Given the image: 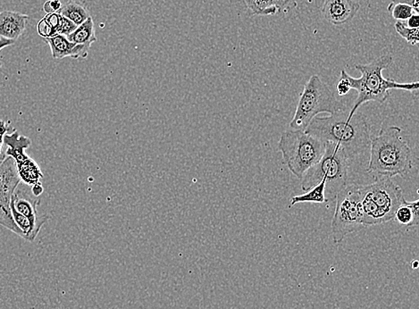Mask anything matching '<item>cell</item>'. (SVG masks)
Returning a JSON list of instances; mask_svg holds the SVG:
<instances>
[{"label":"cell","instance_id":"obj_22","mask_svg":"<svg viewBox=\"0 0 419 309\" xmlns=\"http://www.w3.org/2000/svg\"><path fill=\"white\" fill-rule=\"evenodd\" d=\"M271 6L277 9L278 13L291 10L297 6V0H269Z\"/></svg>","mask_w":419,"mask_h":309},{"label":"cell","instance_id":"obj_10","mask_svg":"<svg viewBox=\"0 0 419 309\" xmlns=\"http://www.w3.org/2000/svg\"><path fill=\"white\" fill-rule=\"evenodd\" d=\"M20 182L15 161L11 157H6L0 164V226L22 237V231L14 222L10 208L13 193Z\"/></svg>","mask_w":419,"mask_h":309},{"label":"cell","instance_id":"obj_6","mask_svg":"<svg viewBox=\"0 0 419 309\" xmlns=\"http://www.w3.org/2000/svg\"><path fill=\"white\" fill-rule=\"evenodd\" d=\"M278 150L288 169L301 180L304 175L322 159L326 142L305 131L289 128L281 133Z\"/></svg>","mask_w":419,"mask_h":309},{"label":"cell","instance_id":"obj_3","mask_svg":"<svg viewBox=\"0 0 419 309\" xmlns=\"http://www.w3.org/2000/svg\"><path fill=\"white\" fill-rule=\"evenodd\" d=\"M393 63V56L388 54L381 56L368 64L356 65L355 68L361 73L359 78H353L344 70V75L348 79L351 90L358 91V97L354 101L353 106L348 111V118H351L362 105L368 102L385 103L387 98L390 97L392 90H405L412 93H418V82L400 83L395 80L386 79L383 77V72L389 68Z\"/></svg>","mask_w":419,"mask_h":309},{"label":"cell","instance_id":"obj_2","mask_svg":"<svg viewBox=\"0 0 419 309\" xmlns=\"http://www.w3.org/2000/svg\"><path fill=\"white\" fill-rule=\"evenodd\" d=\"M403 129L388 126L371 137L368 174L376 178L404 177L413 168L412 151L401 136Z\"/></svg>","mask_w":419,"mask_h":309},{"label":"cell","instance_id":"obj_17","mask_svg":"<svg viewBox=\"0 0 419 309\" xmlns=\"http://www.w3.org/2000/svg\"><path fill=\"white\" fill-rule=\"evenodd\" d=\"M66 38L73 43L87 45L91 47V45L97 41L93 19L91 17L88 19L86 22L77 26L76 30Z\"/></svg>","mask_w":419,"mask_h":309},{"label":"cell","instance_id":"obj_18","mask_svg":"<svg viewBox=\"0 0 419 309\" xmlns=\"http://www.w3.org/2000/svg\"><path fill=\"white\" fill-rule=\"evenodd\" d=\"M60 15L66 17V19L71 20L77 26H81L86 22L88 19H90L89 10L82 3L72 0L66 3L65 6H62L58 12Z\"/></svg>","mask_w":419,"mask_h":309},{"label":"cell","instance_id":"obj_32","mask_svg":"<svg viewBox=\"0 0 419 309\" xmlns=\"http://www.w3.org/2000/svg\"><path fill=\"white\" fill-rule=\"evenodd\" d=\"M15 41L8 40V38H0V51H2L3 48L9 47V46H12L15 44ZM2 68L1 62H0V69Z\"/></svg>","mask_w":419,"mask_h":309},{"label":"cell","instance_id":"obj_28","mask_svg":"<svg viewBox=\"0 0 419 309\" xmlns=\"http://www.w3.org/2000/svg\"><path fill=\"white\" fill-rule=\"evenodd\" d=\"M62 3L60 0H48L45 2L43 10L47 14L58 13L62 9Z\"/></svg>","mask_w":419,"mask_h":309},{"label":"cell","instance_id":"obj_4","mask_svg":"<svg viewBox=\"0 0 419 309\" xmlns=\"http://www.w3.org/2000/svg\"><path fill=\"white\" fill-rule=\"evenodd\" d=\"M359 198L364 227L393 220L394 213L405 199L403 189L390 178H376L367 185H359Z\"/></svg>","mask_w":419,"mask_h":309},{"label":"cell","instance_id":"obj_1","mask_svg":"<svg viewBox=\"0 0 419 309\" xmlns=\"http://www.w3.org/2000/svg\"><path fill=\"white\" fill-rule=\"evenodd\" d=\"M348 111L336 112L326 117H315L306 132L324 142L338 144L344 150L350 160L369 152L371 142V127L361 113L348 117Z\"/></svg>","mask_w":419,"mask_h":309},{"label":"cell","instance_id":"obj_20","mask_svg":"<svg viewBox=\"0 0 419 309\" xmlns=\"http://www.w3.org/2000/svg\"><path fill=\"white\" fill-rule=\"evenodd\" d=\"M394 28H395L397 33L399 34L400 37H403L408 44L412 46H417L418 44L419 28L413 29V28L407 26V24L405 22H396V23L394 24Z\"/></svg>","mask_w":419,"mask_h":309},{"label":"cell","instance_id":"obj_15","mask_svg":"<svg viewBox=\"0 0 419 309\" xmlns=\"http://www.w3.org/2000/svg\"><path fill=\"white\" fill-rule=\"evenodd\" d=\"M418 206V199L412 202H408L405 199L394 213L393 220L403 226H417L419 223Z\"/></svg>","mask_w":419,"mask_h":309},{"label":"cell","instance_id":"obj_31","mask_svg":"<svg viewBox=\"0 0 419 309\" xmlns=\"http://www.w3.org/2000/svg\"><path fill=\"white\" fill-rule=\"evenodd\" d=\"M31 191L35 197H41L42 193L44 192V188L41 182H38V184L31 186Z\"/></svg>","mask_w":419,"mask_h":309},{"label":"cell","instance_id":"obj_29","mask_svg":"<svg viewBox=\"0 0 419 309\" xmlns=\"http://www.w3.org/2000/svg\"><path fill=\"white\" fill-rule=\"evenodd\" d=\"M400 3L412 6L415 13H419V0H392L387 9L392 8L393 6L400 4Z\"/></svg>","mask_w":419,"mask_h":309},{"label":"cell","instance_id":"obj_30","mask_svg":"<svg viewBox=\"0 0 419 309\" xmlns=\"http://www.w3.org/2000/svg\"><path fill=\"white\" fill-rule=\"evenodd\" d=\"M405 23H406L407 26L413 28V29H415V28H419L418 14H414V15L411 16L410 19H408L407 21H405Z\"/></svg>","mask_w":419,"mask_h":309},{"label":"cell","instance_id":"obj_11","mask_svg":"<svg viewBox=\"0 0 419 309\" xmlns=\"http://www.w3.org/2000/svg\"><path fill=\"white\" fill-rule=\"evenodd\" d=\"M31 186L21 182L14 192L10 208L11 212H16L26 217L33 224L35 229L41 231L48 219V216L41 215L38 211V206L41 204L40 197H35L31 193Z\"/></svg>","mask_w":419,"mask_h":309},{"label":"cell","instance_id":"obj_16","mask_svg":"<svg viewBox=\"0 0 419 309\" xmlns=\"http://www.w3.org/2000/svg\"><path fill=\"white\" fill-rule=\"evenodd\" d=\"M326 179L319 182L318 184L313 186L309 191L305 192L304 194L291 197L289 209L292 208L299 203H316L327 204L329 199L326 197Z\"/></svg>","mask_w":419,"mask_h":309},{"label":"cell","instance_id":"obj_23","mask_svg":"<svg viewBox=\"0 0 419 309\" xmlns=\"http://www.w3.org/2000/svg\"><path fill=\"white\" fill-rule=\"evenodd\" d=\"M37 31L38 34L44 38L54 37L56 35H58L56 31L53 29V28L47 23V21L44 19V17L40 21V22H38Z\"/></svg>","mask_w":419,"mask_h":309},{"label":"cell","instance_id":"obj_24","mask_svg":"<svg viewBox=\"0 0 419 309\" xmlns=\"http://www.w3.org/2000/svg\"><path fill=\"white\" fill-rule=\"evenodd\" d=\"M336 90L338 95L341 97L345 96L351 90L350 83H348V79L344 75V70H341V77L336 85Z\"/></svg>","mask_w":419,"mask_h":309},{"label":"cell","instance_id":"obj_13","mask_svg":"<svg viewBox=\"0 0 419 309\" xmlns=\"http://www.w3.org/2000/svg\"><path fill=\"white\" fill-rule=\"evenodd\" d=\"M44 41L51 48L52 58L54 59L86 58L89 54V46L73 43L64 35L58 34L54 37L44 38Z\"/></svg>","mask_w":419,"mask_h":309},{"label":"cell","instance_id":"obj_9","mask_svg":"<svg viewBox=\"0 0 419 309\" xmlns=\"http://www.w3.org/2000/svg\"><path fill=\"white\" fill-rule=\"evenodd\" d=\"M4 143L9 146L6 156L11 157L15 161L21 182L29 186L41 182L43 173L38 164L26 153V150L31 145V139L14 130L11 135H6Z\"/></svg>","mask_w":419,"mask_h":309},{"label":"cell","instance_id":"obj_25","mask_svg":"<svg viewBox=\"0 0 419 309\" xmlns=\"http://www.w3.org/2000/svg\"><path fill=\"white\" fill-rule=\"evenodd\" d=\"M44 19L56 31V33L59 34L60 27H61L62 16L58 12L51 13L48 14L44 17Z\"/></svg>","mask_w":419,"mask_h":309},{"label":"cell","instance_id":"obj_27","mask_svg":"<svg viewBox=\"0 0 419 309\" xmlns=\"http://www.w3.org/2000/svg\"><path fill=\"white\" fill-rule=\"evenodd\" d=\"M76 28L77 26L75 23H73L71 20L62 16L61 27H60L59 34L68 37V35L71 34L76 30Z\"/></svg>","mask_w":419,"mask_h":309},{"label":"cell","instance_id":"obj_5","mask_svg":"<svg viewBox=\"0 0 419 309\" xmlns=\"http://www.w3.org/2000/svg\"><path fill=\"white\" fill-rule=\"evenodd\" d=\"M350 159L338 144L326 142L322 159L314 164L301 178L302 191L307 192L326 179V199H336L338 192L350 184Z\"/></svg>","mask_w":419,"mask_h":309},{"label":"cell","instance_id":"obj_26","mask_svg":"<svg viewBox=\"0 0 419 309\" xmlns=\"http://www.w3.org/2000/svg\"><path fill=\"white\" fill-rule=\"evenodd\" d=\"M9 130V125L8 122L0 120V164L5 160L6 156L3 153V145H4V138Z\"/></svg>","mask_w":419,"mask_h":309},{"label":"cell","instance_id":"obj_14","mask_svg":"<svg viewBox=\"0 0 419 309\" xmlns=\"http://www.w3.org/2000/svg\"><path fill=\"white\" fill-rule=\"evenodd\" d=\"M30 16L16 11L0 12V38L17 41L26 31Z\"/></svg>","mask_w":419,"mask_h":309},{"label":"cell","instance_id":"obj_8","mask_svg":"<svg viewBox=\"0 0 419 309\" xmlns=\"http://www.w3.org/2000/svg\"><path fill=\"white\" fill-rule=\"evenodd\" d=\"M336 210L332 220L334 243H341L347 235L364 228L362 226V211L359 185L351 184L336 196Z\"/></svg>","mask_w":419,"mask_h":309},{"label":"cell","instance_id":"obj_12","mask_svg":"<svg viewBox=\"0 0 419 309\" xmlns=\"http://www.w3.org/2000/svg\"><path fill=\"white\" fill-rule=\"evenodd\" d=\"M361 8L355 0H325L321 9L327 22L333 26H343L354 19Z\"/></svg>","mask_w":419,"mask_h":309},{"label":"cell","instance_id":"obj_19","mask_svg":"<svg viewBox=\"0 0 419 309\" xmlns=\"http://www.w3.org/2000/svg\"><path fill=\"white\" fill-rule=\"evenodd\" d=\"M244 2L255 16H274L278 13L277 9L271 6L269 0H244Z\"/></svg>","mask_w":419,"mask_h":309},{"label":"cell","instance_id":"obj_7","mask_svg":"<svg viewBox=\"0 0 419 309\" xmlns=\"http://www.w3.org/2000/svg\"><path fill=\"white\" fill-rule=\"evenodd\" d=\"M345 110L343 101L319 75H313L305 83L299 96L295 114L290 122V128L306 131L313 119L321 113L333 114Z\"/></svg>","mask_w":419,"mask_h":309},{"label":"cell","instance_id":"obj_21","mask_svg":"<svg viewBox=\"0 0 419 309\" xmlns=\"http://www.w3.org/2000/svg\"><path fill=\"white\" fill-rule=\"evenodd\" d=\"M390 13H392V16L394 19L397 20V22H405L411 16H413L415 10L412 6L407 4H396L392 6V8L387 9Z\"/></svg>","mask_w":419,"mask_h":309}]
</instances>
